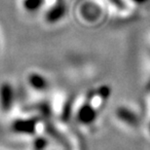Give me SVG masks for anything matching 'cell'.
<instances>
[{"label":"cell","mask_w":150,"mask_h":150,"mask_svg":"<svg viewBox=\"0 0 150 150\" xmlns=\"http://www.w3.org/2000/svg\"><path fill=\"white\" fill-rule=\"evenodd\" d=\"M64 6L62 4H59V5H57L56 7H54L52 10L47 14L46 18L48 20V22L54 23L64 17Z\"/></svg>","instance_id":"1"}]
</instances>
